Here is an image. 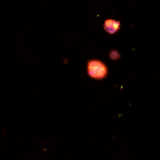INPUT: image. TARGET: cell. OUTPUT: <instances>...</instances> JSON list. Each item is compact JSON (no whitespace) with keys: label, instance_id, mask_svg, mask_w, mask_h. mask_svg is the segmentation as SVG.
<instances>
[{"label":"cell","instance_id":"6da1fadb","mask_svg":"<svg viewBox=\"0 0 160 160\" xmlns=\"http://www.w3.org/2000/svg\"><path fill=\"white\" fill-rule=\"evenodd\" d=\"M87 69L88 75L91 78L96 79H103L108 74V68L105 64L97 59L89 61Z\"/></svg>","mask_w":160,"mask_h":160},{"label":"cell","instance_id":"7a4b0ae2","mask_svg":"<svg viewBox=\"0 0 160 160\" xmlns=\"http://www.w3.org/2000/svg\"><path fill=\"white\" fill-rule=\"evenodd\" d=\"M120 22L112 19H106L104 23V30L109 34H114L120 28Z\"/></svg>","mask_w":160,"mask_h":160},{"label":"cell","instance_id":"3957f363","mask_svg":"<svg viewBox=\"0 0 160 160\" xmlns=\"http://www.w3.org/2000/svg\"><path fill=\"white\" fill-rule=\"evenodd\" d=\"M109 57L112 60H118L120 58V54L118 51L114 49L109 52Z\"/></svg>","mask_w":160,"mask_h":160}]
</instances>
